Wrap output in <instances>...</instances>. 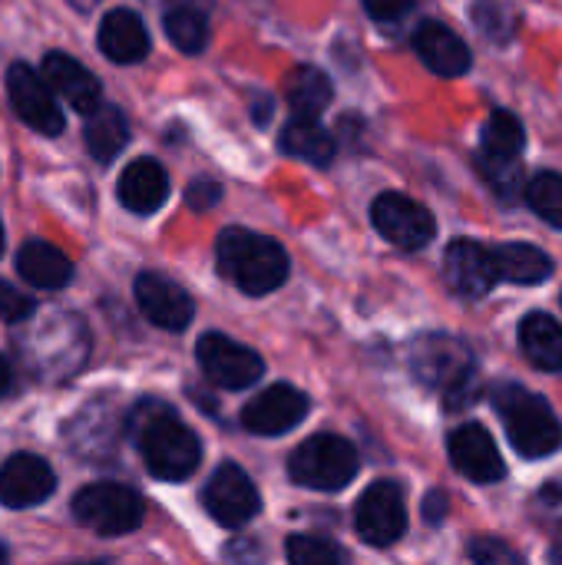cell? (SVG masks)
Instances as JSON below:
<instances>
[{"label":"cell","mask_w":562,"mask_h":565,"mask_svg":"<svg viewBox=\"0 0 562 565\" xmlns=\"http://www.w3.org/2000/svg\"><path fill=\"white\" fill-rule=\"evenodd\" d=\"M308 417V397L291 384H272L242 411V427L258 437H282Z\"/></svg>","instance_id":"7c38bea8"},{"label":"cell","mask_w":562,"mask_h":565,"mask_svg":"<svg viewBox=\"0 0 562 565\" xmlns=\"http://www.w3.org/2000/svg\"><path fill=\"white\" fill-rule=\"evenodd\" d=\"M119 202L136 215H152L169 199V175L156 159H136L123 169L116 185Z\"/></svg>","instance_id":"d6986e66"},{"label":"cell","mask_w":562,"mask_h":565,"mask_svg":"<svg viewBox=\"0 0 562 565\" xmlns=\"http://www.w3.org/2000/svg\"><path fill=\"white\" fill-rule=\"evenodd\" d=\"M354 526L368 546H394L407 533L404 490L391 480L371 483L354 507Z\"/></svg>","instance_id":"52a82bcc"},{"label":"cell","mask_w":562,"mask_h":565,"mask_svg":"<svg viewBox=\"0 0 562 565\" xmlns=\"http://www.w3.org/2000/svg\"><path fill=\"white\" fill-rule=\"evenodd\" d=\"M414 377L441 391L450 404H464L470 384H474V354L460 338L450 334H424L407 351Z\"/></svg>","instance_id":"277c9868"},{"label":"cell","mask_w":562,"mask_h":565,"mask_svg":"<svg viewBox=\"0 0 562 565\" xmlns=\"http://www.w3.org/2000/svg\"><path fill=\"white\" fill-rule=\"evenodd\" d=\"M152 3L162 7V13L179 10V7H195V10H209L212 7V0H152Z\"/></svg>","instance_id":"f35d334b"},{"label":"cell","mask_w":562,"mask_h":565,"mask_svg":"<svg viewBox=\"0 0 562 565\" xmlns=\"http://www.w3.org/2000/svg\"><path fill=\"white\" fill-rule=\"evenodd\" d=\"M7 96H10V106L13 113L36 132L43 136H60L63 132V109L56 106V96H53V86L36 73L30 70L26 63H13L7 70Z\"/></svg>","instance_id":"9c48e42d"},{"label":"cell","mask_w":562,"mask_h":565,"mask_svg":"<svg viewBox=\"0 0 562 565\" xmlns=\"http://www.w3.org/2000/svg\"><path fill=\"white\" fill-rule=\"evenodd\" d=\"M76 565H113V563H76Z\"/></svg>","instance_id":"f6af8a7d"},{"label":"cell","mask_w":562,"mask_h":565,"mask_svg":"<svg viewBox=\"0 0 562 565\" xmlns=\"http://www.w3.org/2000/svg\"><path fill=\"white\" fill-rule=\"evenodd\" d=\"M255 122L258 126H265L268 119H272V96H255Z\"/></svg>","instance_id":"ab89813d"},{"label":"cell","mask_w":562,"mask_h":565,"mask_svg":"<svg viewBox=\"0 0 562 565\" xmlns=\"http://www.w3.org/2000/svg\"><path fill=\"white\" fill-rule=\"evenodd\" d=\"M288 473L305 490L338 493L358 477V454L338 434L308 437L288 460Z\"/></svg>","instance_id":"5b68a950"},{"label":"cell","mask_w":562,"mask_h":565,"mask_svg":"<svg viewBox=\"0 0 562 565\" xmlns=\"http://www.w3.org/2000/svg\"><path fill=\"white\" fill-rule=\"evenodd\" d=\"M444 275L450 281V288L464 298H484L494 291L500 278V265H497V252L474 242V238H457L450 242L447 255H444Z\"/></svg>","instance_id":"4fadbf2b"},{"label":"cell","mask_w":562,"mask_h":565,"mask_svg":"<svg viewBox=\"0 0 562 565\" xmlns=\"http://www.w3.org/2000/svg\"><path fill=\"white\" fill-rule=\"evenodd\" d=\"M136 305L162 331H182L195 315L189 291L159 271H142L136 278Z\"/></svg>","instance_id":"5bb4252c"},{"label":"cell","mask_w":562,"mask_h":565,"mask_svg":"<svg viewBox=\"0 0 562 565\" xmlns=\"http://www.w3.org/2000/svg\"><path fill=\"white\" fill-rule=\"evenodd\" d=\"M99 50L113 60V63H139L149 53V33L146 23L139 20V13L119 7L109 10L99 23Z\"/></svg>","instance_id":"ffe728a7"},{"label":"cell","mask_w":562,"mask_h":565,"mask_svg":"<svg viewBox=\"0 0 562 565\" xmlns=\"http://www.w3.org/2000/svg\"><path fill=\"white\" fill-rule=\"evenodd\" d=\"M222 199V185L215 182V179H195L189 189H185V202H189V209H195V212H209L215 202Z\"/></svg>","instance_id":"e575fe53"},{"label":"cell","mask_w":562,"mask_h":565,"mask_svg":"<svg viewBox=\"0 0 562 565\" xmlns=\"http://www.w3.org/2000/svg\"><path fill=\"white\" fill-rule=\"evenodd\" d=\"M195 354H199L202 374L212 384L229 387V391L252 387L265 374L262 358L252 348H245V344H238V341H232L225 334H202Z\"/></svg>","instance_id":"8fae6325"},{"label":"cell","mask_w":562,"mask_h":565,"mask_svg":"<svg viewBox=\"0 0 562 565\" xmlns=\"http://www.w3.org/2000/svg\"><path fill=\"white\" fill-rule=\"evenodd\" d=\"M450 463L474 483H497L507 473L497 440L480 424H464L447 440Z\"/></svg>","instance_id":"9a60e30c"},{"label":"cell","mask_w":562,"mask_h":565,"mask_svg":"<svg viewBox=\"0 0 562 565\" xmlns=\"http://www.w3.org/2000/svg\"><path fill=\"white\" fill-rule=\"evenodd\" d=\"M288 565H341V553L331 540L321 536H291Z\"/></svg>","instance_id":"4dcf8cb0"},{"label":"cell","mask_w":562,"mask_h":565,"mask_svg":"<svg viewBox=\"0 0 562 565\" xmlns=\"http://www.w3.org/2000/svg\"><path fill=\"white\" fill-rule=\"evenodd\" d=\"M550 563L562 565V546H553V550H550Z\"/></svg>","instance_id":"b9f144b4"},{"label":"cell","mask_w":562,"mask_h":565,"mask_svg":"<svg viewBox=\"0 0 562 565\" xmlns=\"http://www.w3.org/2000/svg\"><path fill=\"white\" fill-rule=\"evenodd\" d=\"M86 149L96 162H113L123 146L129 142V119L123 116L119 106L103 103L96 113H89L86 119Z\"/></svg>","instance_id":"cb8c5ba5"},{"label":"cell","mask_w":562,"mask_h":565,"mask_svg":"<svg viewBox=\"0 0 562 565\" xmlns=\"http://www.w3.org/2000/svg\"><path fill=\"white\" fill-rule=\"evenodd\" d=\"M132 434L142 454L146 470L156 480H189L202 460V447L199 437L166 407V404H139L132 414Z\"/></svg>","instance_id":"6da1fadb"},{"label":"cell","mask_w":562,"mask_h":565,"mask_svg":"<svg viewBox=\"0 0 562 565\" xmlns=\"http://www.w3.org/2000/svg\"><path fill=\"white\" fill-rule=\"evenodd\" d=\"M73 516L99 536H123L142 523V497L123 483H89L73 497Z\"/></svg>","instance_id":"8992f818"},{"label":"cell","mask_w":562,"mask_h":565,"mask_svg":"<svg viewBox=\"0 0 562 565\" xmlns=\"http://www.w3.org/2000/svg\"><path fill=\"white\" fill-rule=\"evenodd\" d=\"M527 146V132L523 122L510 113V109H494L487 126H484V139H480V152L484 159H520Z\"/></svg>","instance_id":"4316f807"},{"label":"cell","mask_w":562,"mask_h":565,"mask_svg":"<svg viewBox=\"0 0 562 565\" xmlns=\"http://www.w3.org/2000/svg\"><path fill=\"white\" fill-rule=\"evenodd\" d=\"M30 315H33V301H30L26 295H20L13 285L0 281V321L17 324V321H23V318H30Z\"/></svg>","instance_id":"836d02e7"},{"label":"cell","mask_w":562,"mask_h":565,"mask_svg":"<svg viewBox=\"0 0 562 565\" xmlns=\"http://www.w3.org/2000/svg\"><path fill=\"white\" fill-rule=\"evenodd\" d=\"M470 20L474 26L490 40V43H510L520 26V10L510 0H474L470 3Z\"/></svg>","instance_id":"83f0119b"},{"label":"cell","mask_w":562,"mask_h":565,"mask_svg":"<svg viewBox=\"0 0 562 565\" xmlns=\"http://www.w3.org/2000/svg\"><path fill=\"white\" fill-rule=\"evenodd\" d=\"M331 96H335V86H331L328 73L318 70V66L301 63L285 79V99L295 109V116H311L315 119L318 113L328 109Z\"/></svg>","instance_id":"d4e9b609"},{"label":"cell","mask_w":562,"mask_h":565,"mask_svg":"<svg viewBox=\"0 0 562 565\" xmlns=\"http://www.w3.org/2000/svg\"><path fill=\"white\" fill-rule=\"evenodd\" d=\"M166 36L182 50V53H202L209 46V20H205V10H195V7H179V10H169L166 17Z\"/></svg>","instance_id":"f1b7e54d"},{"label":"cell","mask_w":562,"mask_h":565,"mask_svg":"<svg viewBox=\"0 0 562 565\" xmlns=\"http://www.w3.org/2000/svg\"><path fill=\"white\" fill-rule=\"evenodd\" d=\"M0 252H3V225H0Z\"/></svg>","instance_id":"ee69618b"},{"label":"cell","mask_w":562,"mask_h":565,"mask_svg":"<svg viewBox=\"0 0 562 565\" xmlns=\"http://www.w3.org/2000/svg\"><path fill=\"white\" fill-rule=\"evenodd\" d=\"M494 404H497V414H500L517 454L540 460L562 447L560 417L540 394H533L520 384H503L494 394Z\"/></svg>","instance_id":"3957f363"},{"label":"cell","mask_w":562,"mask_h":565,"mask_svg":"<svg viewBox=\"0 0 562 565\" xmlns=\"http://www.w3.org/2000/svg\"><path fill=\"white\" fill-rule=\"evenodd\" d=\"M0 565H7V550L0 546Z\"/></svg>","instance_id":"7bdbcfd3"},{"label":"cell","mask_w":562,"mask_h":565,"mask_svg":"<svg viewBox=\"0 0 562 565\" xmlns=\"http://www.w3.org/2000/svg\"><path fill=\"white\" fill-rule=\"evenodd\" d=\"M520 348L527 361L540 371H562V328L556 318L533 311L520 321Z\"/></svg>","instance_id":"603a6c76"},{"label":"cell","mask_w":562,"mask_h":565,"mask_svg":"<svg viewBox=\"0 0 562 565\" xmlns=\"http://www.w3.org/2000/svg\"><path fill=\"white\" fill-rule=\"evenodd\" d=\"M43 79L53 86V93H60L76 113H96L103 103H99V96H103V89H99V79L79 63V60H73V56H66V53H46L43 56Z\"/></svg>","instance_id":"ac0fdd59"},{"label":"cell","mask_w":562,"mask_h":565,"mask_svg":"<svg viewBox=\"0 0 562 565\" xmlns=\"http://www.w3.org/2000/svg\"><path fill=\"white\" fill-rule=\"evenodd\" d=\"M371 222H374V228H378L391 245H397V248H404V252L424 248V245L434 238V232H437L434 215H431L421 202H414V199H407V195H401V192H384V195H378L374 205H371Z\"/></svg>","instance_id":"30bf717a"},{"label":"cell","mask_w":562,"mask_h":565,"mask_svg":"<svg viewBox=\"0 0 562 565\" xmlns=\"http://www.w3.org/2000/svg\"><path fill=\"white\" fill-rule=\"evenodd\" d=\"M414 50L417 56L424 60L427 70H434L437 76H464L474 63L467 43L444 23L437 20H424L417 30H414Z\"/></svg>","instance_id":"e0dca14e"},{"label":"cell","mask_w":562,"mask_h":565,"mask_svg":"<svg viewBox=\"0 0 562 565\" xmlns=\"http://www.w3.org/2000/svg\"><path fill=\"white\" fill-rule=\"evenodd\" d=\"M470 559L477 565H527L513 546H507L500 540H490V536L470 543Z\"/></svg>","instance_id":"1f68e13d"},{"label":"cell","mask_w":562,"mask_h":565,"mask_svg":"<svg viewBox=\"0 0 562 565\" xmlns=\"http://www.w3.org/2000/svg\"><path fill=\"white\" fill-rule=\"evenodd\" d=\"M278 146L285 156H295L311 166H331L335 159V136L311 116H291L278 136Z\"/></svg>","instance_id":"7402d4cb"},{"label":"cell","mask_w":562,"mask_h":565,"mask_svg":"<svg viewBox=\"0 0 562 565\" xmlns=\"http://www.w3.org/2000/svg\"><path fill=\"white\" fill-rule=\"evenodd\" d=\"M527 202L543 222L562 228V172H537L527 182Z\"/></svg>","instance_id":"f546056e"},{"label":"cell","mask_w":562,"mask_h":565,"mask_svg":"<svg viewBox=\"0 0 562 565\" xmlns=\"http://www.w3.org/2000/svg\"><path fill=\"white\" fill-rule=\"evenodd\" d=\"M10 384H13V371H10V364H7V361L0 358V397H3L7 391H10Z\"/></svg>","instance_id":"60d3db41"},{"label":"cell","mask_w":562,"mask_h":565,"mask_svg":"<svg viewBox=\"0 0 562 565\" xmlns=\"http://www.w3.org/2000/svg\"><path fill=\"white\" fill-rule=\"evenodd\" d=\"M444 513H447V497H444V493H431V497L424 500V516H427L431 523H444Z\"/></svg>","instance_id":"74e56055"},{"label":"cell","mask_w":562,"mask_h":565,"mask_svg":"<svg viewBox=\"0 0 562 565\" xmlns=\"http://www.w3.org/2000/svg\"><path fill=\"white\" fill-rule=\"evenodd\" d=\"M494 252H497L500 278L513 285H540L553 275V258L530 242H507L497 245Z\"/></svg>","instance_id":"484cf974"},{"label":"cell","mask_w":562,"mask_h":565,"mask_svg":"<svg viewBox=\"0 0 562 565\" xmlns=\"http://www.w3.org/2000/svg\"><path fill=\"white\" fill-rule=\"evenodd\" d=\"M533 510H537V520L547 523L550 530H562V477L560 480H550L537 500H533Z\"/></svg>","instance_id":"d6a6232c"},{"label":"cell","mask_w":562,"mask_h":565,"mask_svg":"<svg viewBox=\"0 0 562 565\" xmlns=\"http://www.w3.org/2000/svg\"><path fill=\"white\" fill-rule=\"evenodd\" d=\"M17 271L23 281H30L33 288H43V291H60L73 278L70 258L60 248H53L50 242H26L17 252Z\"/></svg>","instance_id":"44dd1931"},{"label":"cell","mask_w":562,"mask_h":565,"mask_svg":"<svg viewBox=\"0 0 562 565\" xmlns=\"http://www.w3.org/2000/svg\"><path fill=\"white\" fill-rule=\"evenodd\" d=\"M215 258H219V271L252 298L282 288L288 278L285 248L275 238L248 228H225L215 242Z\"/></svg>","instance_id":"7a4b0ae2"},{"label":"cell","mask_w":562,"mask_h":565,"mask_svg":"<svg viewBox=\"0 0 562 565\" xmlns=\"http://www.w3.org/2000/svg\"><path fill=\"white\" fill-rule=\"evenodd\" d=\"M368 17H374L378 23H397L404 13H411L414 0H361Z\"/></svg>","instance_id":"d590c367"},{"label":"cell","mask_w":562,"mask_h":565,"mask_svg":"<svg viewBox=\"0 0 562 565\" xmlns=\"http://www.w3.org/2000/svg\"><path fill=\"white\" fill-rule=\"evenodd\" d=\"M225 565H262V550L252 540H235L225 550Z\"/></svg>","instance_id":"8d00e7d4"},{"label":"cell","mask_w":562,"mask_h":565,"mask_svg":"<svg viewBox=\"0 0 562 565\" xmlns=\"http://www.w3.org/2000/svg\"><path fill=\"white\" fill-rule=\"evenodd\" d=\"M202 507L209 510V516L225 526V530H238L245 523H252L262 510V497L255 490V483L248 480V473L235 463H222L205 490H202Z\"/></svg>","instance_id":"ba28073f"},{"label":"cell","mask_w":562,"mask_h":565,"mask_svg":"<svg viewBox=\"0 0 562 565\" xmlns=\"http://www.w3.org/2000/svg\"><path fill=\"white\" fill-rule=\"evenodd\" d=\"M56 487L53 470L46 467V460L33 457V454H17L0 467V503L10 510H26L43 503Z\"/></svg>","instance_id":"2e32d148"}]
</instances>
